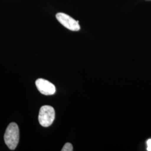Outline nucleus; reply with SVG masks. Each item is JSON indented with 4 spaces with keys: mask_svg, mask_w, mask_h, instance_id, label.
<instances>
[{
    "mask_svg": "<svg viewBox=\"0 0 151 151\" xmlns=\"http://www.w3.org/2000/svg\"><path fill=\"white\" fill-rule=\"evenodd\" d=\"M147 151H151V139L147 141Z\"/></svg>",
    "mask_w": 151,
    "mask_h": 151,
    "instance_id": "obj_6",
    "label": "nucleus"
},
{
    "mask_svg": "<svg viewBox=\"0 0 151 151\" xmlns=\"http://www.w3.org/2000/svg\"><path fill=\"white\" fill-rule=\"evenodd\" d=\"M55 119L54 108L49 105H44L40 108L38 119L40 124L44 127L51 125Z\"/></svg>",
    "mask_w": 151,
    "mask_h": 151,
    "instance_id": "obj_2",
    "label": "nucleus"
},
{
    "mask_svg": "<svg viewBox=\"0 0 151 151\" xmlns=\"http://www.w3.org/2000/svg\"><path fill=\"white\" fill-rule=\"evenodd\" d=\"M35 85L39 91L44 95H52L55 92V87L49 81L43 78H39L36 82Z\"/></svg>",
    "mask_w": 151,
    "mask_h": 151,
    "instance_id": "obj_4",
    "label": "nucleus"
},
{
    "mask_svg": "<svg viewBox=\"0 0 151 151\" xmlns=\"http://www.w3.org/2000/svg\"><path fill=\"white\" fill-rule=\"evenodd\" d=\"M62 151H73V146L70 143H67L63 146V147L62 149Z\"/></svg>",
    "mask_w": 151,
    "mask_h": 151,
    "instance_id": "obj_5",
    "label": "nucleus"
},
{
    "mask_svg": "<svg viewBox=\"0 0 151 151\" xmlns=\"http://www.w3.org/2000/svg\"><path fill=\"white\" fill-rule=\"evenodd\" d=\"M56 18L62 25L71 31L77 32L80 29L79 22L76 21L74 19L65 13L60 12L57 14Z\"/></svg>",
    "mask_w": 151,
    "mask_h": 151,
    "instance_id": "obj_3",
    "label": "nucleus"
},
{
    "mask_svg": "<svg viewBox=\"0 0 151 151\" xmlns=\"http://www.w3.org/2000/svg\"><path fill=\"white\" fill-rule=\"evenodd\" d=\"M6 145L11 150H14L19 141V129L15 123H11L6 130L4 135Z\"/></svg>",
    "mask_w": 151,
    "mask_h": 151,
    "instance_id": "obj_1",
    "label": "nucleus"
}]
</instances>
